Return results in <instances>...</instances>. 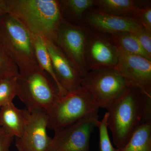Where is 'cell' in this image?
Returning <instances> with one entry per match:
<instances>
[{"label": "cell", "instance_id": "cell-4", "mask_svg": "<svg viewBox=\"0 0 151 151\" xmlns=\"http://www.w3.org/2000/svg\"><path fill=\"white\" fill-rule=\"evenodd\" d=\"M94 98L81 86L73 92L58 96L49 109L48 129L55 131L81 119L98 114L99 110Z\"/></svg>", "mask_w": 151, "mask_h": 151}, {"label": "cell", "instance_id": "cell-17", "mask_svg": "<svg viewBox=\"0 0 151 151\" xmlns=\"http://www.w3.org/2000/svg\"><path fill=\"white\" fill-rule=\"evenodd\" d=\"M119 151H151V119L143 122L137 128Z\"/></svg>", "mask_w": 151, "mask_h": 151}, {"label": "cell", "instance_id": "cell-23", "mask_svg": "<svg viewBox=\"0 0 151 151\" xmlns=\"http://www.w3.org/2000/svg\"><path fill=\"white\" fill-rule=\"evenodd\" d=\"M132 17L138 24L142 26L147 31L151 33L150 4H149L142 8H139Z\"/></svg>", "mask_w": 151, "mask_h": 151}, {"label": "cell", "instance_id": "cell-18", "mask_svg": "<svg viewBox=\"0 0 151 151\" xmlns=\"http://www.w3.org/2000/svg\"><path fill=\"white\" fill-rule=\"evenodd\" d=\"M94 7L111 14L130 17L139 8L132 0H94Z\"/></svg>", "mask_w": 151, "mask_h": 151}, {"label": "cell", "instance_id": "cell-2", "mask_svg": "<svg viewBox=\"0 0 151 151\" xmlns=\"http://www.w3.org/2000/svg\"><path fill=\"white\" fill-rule=\"evenodd\" d=\"M8 14L34 36L54 41L63 19L57 0H6Z\"/></svg>", "mask_w": 151, "mask_h": 151}, {"label": "cell", "instance_id": "cell-22", "mask_svg": "<svg viewBox=\"0 0 151 151\" xmlns=\"http://www.w3.org/2000/svg\"><path fill=\"white\" fill-rule=\"evenodd\" d=\"M108 114L106 112L101 121H98L97 127L99 132L100 151H119L115 149L111 143L108 132Z\"/></svg>", "mask_w": 151, "mask_h": 151}, {"label": "cell", "instance_id": "cell-7", "mask_svg": "<svg viewBox=\"0 0 151 151\" xmlns=\"http://www.w3.org/2000/svg\"><path fill=\"white\" fill-rule=\"evenodd\" d=\"M89 29L63 20L57 30L54 42L72 63L81 78L87 72L85 52Z\"/></svg>", "mask_w": 151, "mask_h": 151}, {"label": "cell", "instance_id": "cell-1", "mask_svg": "<svg viewBox=\"0 0 151 151\" xmlns=\"http://www.w3.org/2000/svg\"><path fill=\"white\" fill-rule=\"evenodd\" d=\"M108 124L113 142L120 150L143 122L151 119V97L128 86L108 110Z\"/></svg>", "mask_w": 151, "mask_h": 151}, {"label": "cell", "instance_id": "cell-10", "mask_svg": "<svg viewBox=\"0 0 151 151\" xmlns=\"http://www.w3.org/2000/svg\"><path fill=\"white\" fill-rule=\"evenodd\" d=\"M28 111L22 134L20 137L16 138L17 151H47L51 138L47 132V112L42 109Z\"/></svg>", "mask_w": 151, "mask_h": 151}, {"label": "cell", "instance_id": "cell-13", "mask_svg": "<svg viewBox=\"0 0 151 151\" xmlns=\"http://www.w3.org/2000/svg\"><path fill=\"white\" fill-rule=\"evenodd\" d=\"M45 41L60 85L67 92L80 88L81 78L72 63L53 41L45 40Z\"/></svg>", "mask_w": 151, "mask_h": 151}, {"label": "cell", "instance_id": "cell-16", "mask_svg": "<svg viewBox=\"0 0 151 151\" xmlns=\"http://www.w3.org/2000/svg\"><path fill=\"white\" fill-rule=\"evenodd\" d=\"M36 57L40 67L52 79L58 91V95L63 96L67 94L60 85L55 73L51 58L47 48L45 40L40 36H34Z\"/></svg>", "mask_w": 151, "mask_h": 151}, {"label": "cell", "instance_id": "cell-11", "mask_svg": "<svg viewBox=\"0 0 151 151\" xmlns=\"http://www.w3.org/2000/svg\"><path fill=\"white\" fill-rule=\"evenodd\" d=\"M119 51V61L115 68L128 86L136 87L151 97V60L145 57Z\"/></svg>", "mask_w": 151, "mask_h": 151}, {"label": "cell", "instance_id": "cell-24", "mask_svg": "<svg viewBox=\"0 0 151 151\" xmlns=\"http://www.w3.org/2000/svg\"><path fill=\"white\" fill-rule=\"evenodd\" d=\"M132 33L144 50L151 57V33L147 31L142 26L137 30Z\"/></svg>", "mask_w": 151, "mask_h": 151}, {"label": "cell", "instance_id": "cell-9", "mask_svg": "<svg viewBox=\"0 0 151 151\" xmlns=\"http://www.w3.org/2000/svg\"><path fill=\"white\" fill-rule=\"evenodd\" d=\"M119 57V51L111 35L89 29L85 52L87 71L115 68Z\"/></svg>", "mask_w": 151, "mask_h": 151}, {"label": "cell", "instance_id": "cell-12", "mask_svg": "<svg viewBox=\"0 0 151 151\" xmlns=\"http://www.w3.org/2000/svg\"><path fill=\"white\" fill-rule=\"evenodd\" d=\"M83 23L91 30L109 35L133 32L142 27L132 17L111 14L94 6L85 12Z\"/></svg>", "mask_w": 151, "mask_h": 151}, {"label": "cell", "instance_id": "cell-15", "mask_svg": "<svg viewBox=\"0 0 151 151\" xmlns=\"http://www.w3.org/2000/svg\"><path fill=\"white\" fill-rule=\"evenodd\" d=\"M58 1L63 20L76 25H84V13L94 6V0H59Z\"/></svg>", "mask_w": 151, "mask_h": 151}, {"label": "cell", "instance_id": "cell-26", "mask_svg": "<svg viewBox=\"0 0 151 151\" xmlns=\"http://www.w3.org/2000/svg\"><path fill=\"white\" fill-rule=\"evenodd\" d=\"M7 14L6 0H0V17Z\"/></svg>", "mask_w": 151, "mask_h": 151}, {"label": "cell", "instance_id": "cell-8", "mask_svg": "<svg viewBox=\"0 0 151 151\" xmlns=\"http://www.w3.org/2000/svg\"><path fill=\"white\" fill-rule=\"evenodd\" d=\"M99 120L98 114L54 131L47 151H90V139Z\"/></svg>", "mask_w": 151, "mask_h": 151}, {"label": "cell", "instance_id": "cell-25", "mask_svg": "<svg viewBox=\"0 0 151 151\" xmlns=\"http://www.w3.org/2000/svg\"><path fill=\"white\" fill-rule=\"evenodd\" d=\"M14 138L0 127V151H10V148Z\"/></svg>", "mask_w": 151, "mask_h": 151}, {"label": "cell", "instance_id": "cell-14", "mask_svg": "<svg viewBox=\"0 0 151 151\" xmlns=\"http://www.w3.org/2000/svg\"><path fill=\"white\" fill-rule=\"evenodd\" d=\"M29 111L17 108L13 102L0 108V127L14 137H21Z\"/></svg>", "mask_w": 151, "mask_h": 151}, {"label": "cell", "instance_id": "cell-5", "mask_svg": "<svg viewBox=\"0 0 151 151\" xmlns=\"http://www.w3.org/2000/svg\"><path fill=\"white\" fill-rule=\"evenodd\" d=\"M49 76L40 68L17 76V97L27 110L47 111L57 99V88Z\"/></svg>", "mask_w": 151, "mask_h": 151}, {"label": "cell", "instance_id": "cell-19", "mask_svg": "<svg viewBox=\"0 0 151 151\" xmlns=\"http://www.w3.org/2000/svg\"><path fill=\"white\" fill-rule=\"evenodd\" d=\"M111 35L118 50L129 54L141 55L151 60V57L144 50L132 32L121 33Z\"/></svg>", "mask_w": 151, "mask_h": 151}, {"label": "cell", "instance_id": "cell-20", "mask_svg": "<svg viewBox=\"0 0 151 151\" xmlns=\"http://www.w3.org/2000/svg\"><path fill=\"white\" fill-rule=\"evenodd\" d=\"M16 77L11 76L0 80V108L13 103L17 96Z\"/></svg>", "mask_w": 151, "mask_h": 151}, {"label": "cell", "instance_id": "cell-3", "mask_svg": "<svg viewBox=\"0 0 151 151\" xmlns=\"http://www.w3.org/2000/svg\"><path fill=\"white\" fill-rule=\"evenodd\" d=\"M0 42L17 66L19 73L40 68L36 57L33 35L10 14L0 17Z\"/></svg>", "mask_w": 151, "mask_h": 151}, {"label": "cell", "instance_id": "cell-6", "mask_svg": "<svg viewBox=\"0 0 151 151\" xmlns=\"http://www.w3.org/2000/svg\"><path fill=\"white\" fill-rule=\"evenodd\" d=\"M81 85L92 95L99 108L107 110L128 86L116 68L89 71L81 78Z\"/></svg>", "mask_w": 151, "mask_h": 151}, {"label": "cell", "instance_id": "cell-21", "mask_svg": "<svg viewBox=\"0 0 151 151\" xmlns=\"http://www.w3.org/2000/svg\"><path fill=\"white\" fill-rule=\"evenodd\" d=\"M19 69L0 42V80L18 75Z\"/></svg>", "mask_w": 151, "mask_h": 151}]
</instances>
